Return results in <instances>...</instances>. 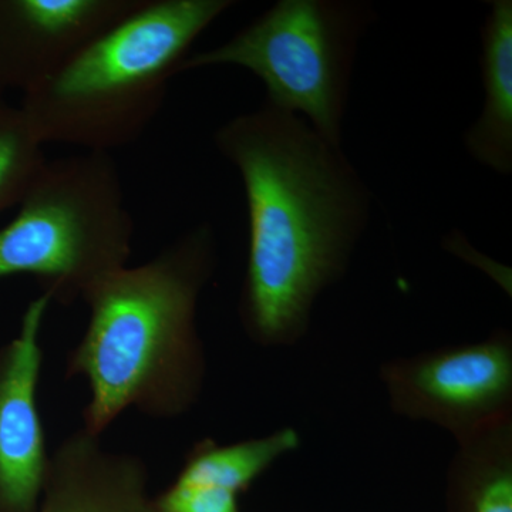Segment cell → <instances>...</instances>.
Here are the masks:
<instances>
[{
  "label": "cell",
  "mask_w": 512,
  "mask_h": 512,
  "mask_svg": "<svg viewBox=\"0 0 512 512\" xmlns=\"http://www.w3.org/2000/svg\"><path fill=\"white\" fill-rule=\"evenodd\" d=\"M394 413L466 440L512 420V338L498 329L481 342L383 363Z\"/></svg>",
  "instance_id": "6"
},
{
  "label": "cell",
  "mask_w": 512,
  "mask_h": 512,
  "mask_svg": "<svg viewBox=\"0 0 512 512\" xmlns=\"http://www.w3.org/2000/svg\"><path fill=\"white\" fill-rule=\"evenodd\" d=\"M217 261L214 229L202 222L84 295L89 323L66 367L89 384L83 430L101 437L127 410L171 420L198 403L207 375L198 303Z\"/></svg>",
  "instance_id": "2"
},
{
  "label": "cell",
  "mask_w": 512,
  "mask_h": 512,
  "mask_svg": "<svg viewBox=\"0 0 512 512\" xmlns=\"http://www.w3.org/2000/svg\"><path fill=\"white\" fill-rule=\"evenodd\" d=\"M237 497L222 488L174 481L154 504L158 512H239Z\"/></svg>",
  "instance_id": "14"
},
{
  "label": "cell",
  "mask_w": 512,
  "mask_h": 512,
  "mask_svg": "<svg viewBox=\"0 0 512 512\" xmlns=\"http://www.w3.org/2000/svg\"><path fill=\"white\" fill-rule=\"evenodd\" d=\"M147 483L140 457L107 450L100 437L79 429L50 454L36 512H138Z\"/></svg>",
  "instance_id": "9"
},
{
  "label": "cell",
  "mask_w": 512,
  "mask_h": 512,
  "mask_svg": "<svg viewBox=\"0 0 512 512\" xmlns=\"http://www.w3.org/2000/svg\"><path fill=\"white\" fill-rule=\"evenodd\" d=\"M457 444L450 478L466 512H512V420Z\"/></svg>",
  "instance_id": "12"
},
{
  "label": "cell",
  "mask_w": 512,
  "mask_h": 512,
  "mask_svg": "<svg viewBox=\"0 0 512 512\" xmlns=\"http://www.w3.org/2000/svg\"><path fill=\"white\" fill-rule=\"evenodd\" d=\"M143 0H0V96L26 93Z\"/></svg>",
  "instance_id": "8"
},
{
  "label": "cell",
  "mask_w": 512,
  "mask_h": 512,
  "mask_svg": "<svg viewBox=\"0 0 512 512\" xmlns=\"http://www.w3.org/2000/svg\"><path fill=\"white\" fill-rule=\"evenodd\" d=\"M138 512H158L156 504H154V500H151V498H148L146 503L141 505L140 510Z\"/></svg>",
  "instance_id": "15"
},
{
  "label": "cell",
  "mask_w": 512,
  "mask_h": 512,
  "mask_svg": "<svg viewBox=\"0 0 512 512\" xmlns=\"http://www.w3.org/2000/svg\"><path fill=\"white\" fill-rule=\"evenodd\" d=\"M299 444L301 437L293 429L234 444L204 439L188 451L175 481L222 488L238 495L251 487L279 458L298 450Z\"/></svg>",
  "instance_id": "11"
},
{
  "label": "cell",
  "mask_w": 512,
  "mask_h": 512,
  "mask_svg": "<svg viewBox=\"0 0 512 512\" xmlns=\"http://www.w3.org/2000/svg\"><path fill=\"white\" fill-rule=\"evenodd\" d=\"M373 18L372 6L360 0H278L227 42L190 53L178 74L248 70L264 83V103L301 116L342 146L357 47Z\"/></svg>",
  "instance_id": "5"
},
{
  "label": "cell",
  "mask_w": 512,
  "mask_h": 512,
  "mask_svg": "<svg viewBox=\"0 0 512 512\" xmlns=\"http://www.w3.org/2000/svg\"><path fill=\"white\" fill-rule=\"evenodd\" d=\"M25 113L0 96V214L18 207L47 163Z\"/></svg>",
  "instance_id": "13"
},
{
  "label": "cell",
  "mask_w": 512,
  "mask_h": 512,
  "mask_svg": "<svg viewBox=\"0 0 512 512\" xmlns=\"http://www.w3.org/2000/svg\"><path fill=\"white\" fill-rule=\"evenodd\" d=\"M52 299L40 293L0 348V512H36L50 454L39 410L40 332Z\"/></svg>",
  "instance_id": "7"
},
{
  "label": "cell",
  "mask_w": 512,
  "mask_h": 512,
  "mask_svg": "<svg viewBox=\"0 0 512 512\" xmlns=\"http://www.w3.org/2000/svg\"><path fill=\"white\" fill-rule=\"evenodd\" d=\"M134 222L110 154L49 161L0 228V279L30 275L52 302L72 305L128 264Z\"/></svg>",
  "instance_id": "4"
},
{
  "label": "cell",
  "mask_w": 512,
  "mask_h": 512,
  "mask_svg": "<svg viewBox=\"0 0 512 512\" xmlns=\"http://www.w3.org/2000/svg\"><path fill=\"white\" fill-rule=\"evenodd\" d=\"M481 26L480 69L484 104L464 134L473 160L510 177L512 174V2L490 0Z\"/></svg>",
  "instance_id": "10"
},
{
  "label": "cell",
  "mask_w": 512,
  "mask_h": 512,
  "mask_svg": "<svg viewBox=\"0 0 512 512\" xmlns=\"http://www.w3.org/2000/svg\"><path fill=\"white\" fill-rule=\"evenodd\" d=\"M232 0H143L63 67L22 94L43 144L110 154L146 133L195 40Z\"/></svg>",
  "instance_id": "3"
},
{
  "label": "cell",
  "mask_w": 512,
  "mask_h": 512,
  "mask_svg": "<svg viewBox=\"0 0 512 512\" xmlns=\"http://www.w3.org/2000/svg\"><path fill=\"white\" fill-rule=\"evenodd\" d=\"M214 144L247 198L242 328L265 348L295 345L319 296L348 271L370 222L372 190L342 146L266 103L225 121Z\"/></svg>",
  "instance_id": "1"
}]
</instances>
